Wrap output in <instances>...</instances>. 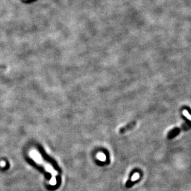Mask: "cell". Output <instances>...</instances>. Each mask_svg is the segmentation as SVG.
Segmentation results:
<instances>
[{
  "mask_svg": "<svg viewBox=\"0 0 191 191\" xmlns=\"http://www.w3.org/2000/svg\"><path fill=\"white\" fill-rule=\"evenodd\" d=\"M139 178V174L138 173H135L134 175L132 176L131 178V181H135L137 180Z\"/></svg>",
  "mask_w": 191,
  "mask_h": 191,
  "instance_id": "3957f363",
  "label": "cell"
},
{
  "mask_svg": "<svg viewBox=\"0 0 191 191\" xmlns=\"http://www.w3.org/2000/svg\"><path fill=\"white\" fill-rule=\"evenodd\" d=\"M190 123L189 122L188 124H186V122L185 124H184L181 127H176L169 131L168 134V139H173L175 138L176 136H177L180 134L182 130H187L190 129Z\"/></svg>",
  "mask_w": 191,
  "mask_h": 191,
  "instance_id": "6da1fadb",
  "label": "cell"
},
{
  "mask_svg": "<svg viewBox=\"0 0 191 191\" xmlns=\"http://www.w3.org/2000/svg\"><path fill=\"white\" fill-rule=\"evenodd\" d=\"M137 124V122L136 121H132V122L128 123V124H126V125L123 126L121 128H120L119 130V133L120 134H124L125 133L128 132L130 130H132L136 126Z\"/></svg>",
  "mask_w": 191,
  "mask_h": 191,
  "instance_id": "7a4b0ae2",
  "label": "cell"
}]
</instances>
